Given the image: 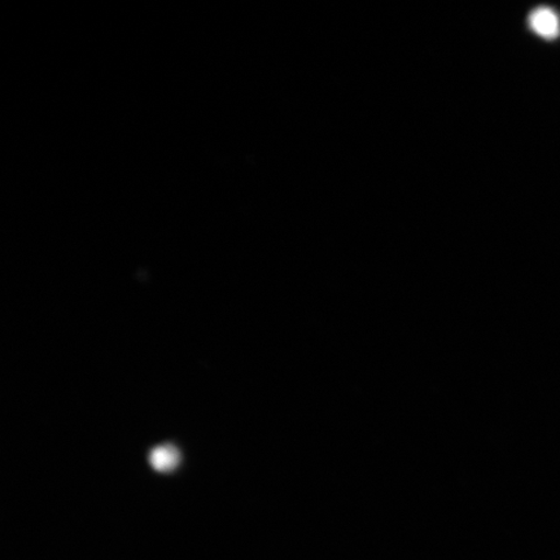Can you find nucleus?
<instances>
[{"label":"nucleus","instance_id":"f257e3e1","mask_svg":"<svg viewBox=\"0 0 560 560\" xmlns=\"http://www.w3.org/2000/svg\"><path fill=\"white\" fill-rule=\"evenodd\" d=\"M530 26L532 30L546 39H555L560 33L558 16L548 9H540L532 13Z\"/></svg>","mask_w":560,"mask_h":560},{"label":"nucleus","instance_id":"f03ea898","mask_svg":"<svg viewBox=\"0 0 560 560\" xmlns=\"http://www.w3.org/2000/svg\"><path fill=\"white\" fill-rule=\"evenodd\" d=\"M180 454L177 446L167 444L155 447L150 454L153 468L160 472H171L178 467Z\"/></svg>","mask_w":560,"mask_h":560}]
</instances>
